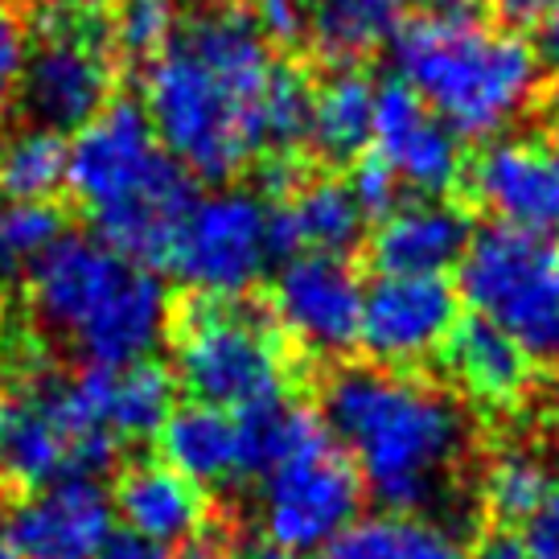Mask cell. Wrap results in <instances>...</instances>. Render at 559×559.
Returning a JSON list of instances; mask_svg holds the SVG:
<instances>
[{"instance_id": "obj_29", "label": "cell", "mask_w": 559, "mask_h": 559, "mask_svg": "<svg viewBox=\"0 0 559 559\" xmlns=\"http://www.w3.org/2000/svg\"><path fill=\"white\" fill-rule=\"evenodd\" d=\"M177 34V17L169 0H120L116 21H111V37L123 53L132 58H153L169 46Z\"/></svg>"}, {"instance_id": "obj_38", "label": "cell", "mask_w": 559, "mask_h": 559, "mask_svg": "<svg viewBox=\"0 0 559 559\" xmlns=\"http://www.w3.org/2000/svg\"><path fill=\"white\" fill-rule=\"evenodd\" d=\"M489 4L510 21H531V17H539L551 0H489Z\"/></svg>"}, {"instance_id": "obj_1", "label": "cell", "mask_w": 559, "mask_h": 559, "mask_svg": "<svg viewBox=\"0 0 559 559\" xmlns=\"http://www.w3.org/2000/svg\"><path fill=\"white\" fill-rule=\"evenodd\" d=\"M280 62L247 13L186 21L144 70V116L186 174L227 181L267 148Z\"/></svg>"}, {"instance_id": "obj_17", "label": "cell", "mask_w": 559, "mask_h": 559, "mask_svg": "<svg viewBox=\"0 0 559 559\" xmlns=\"http://www.w3.org/2000/svg\"><path fill=\"white\" fill-rule=\"evenodd\" d=\"M444 362L456 386L486 412L523 407L535 386V358L486 317H461L444 342Z\"/></svg>"}, {"instance_id": "obj_7", "label": "cell", "mask_w": 559, "mask_h": 559, "mask_svg": "<svg viewBox=\"0 0 559 559\" xmlns=\"http://www.w3.org/2000/svg\"><path fill=\"white\" fill-rule=\"evenodd\" d=\"M260 526L267 547L309 556L346 531L367 498L349 453L333 440L313 407L305 412L288 449L260 477Z\"/></svg>"}, {"instance_id": "obj_10", "label": "cell", "mask_w": 559, "mask_h": 559, "mask_svg": "<svg viewBox=\"0 0 559 559\" xmlns=\"http://www.w3.org/2000/svg\"><path fill=\"white\" fill-rule=\"evenodd\" d=\"M104 9H74L50 0L41 13V46L21 74V104L41 128H83L111 104L116 62L107 53Z\"/></svg>"}, {"instance_id": "obj_8", "label": "cell", "mask_w": 559, "mask_h": 559, "mask_svg": "<svg viewBox=\"0 0 559 559\" xmlns=\"http://www.w3.org/2000/svg\"><path fill=\"white\" fill-rule=\"evenodd\" d=\"M461 297L510 333L535 362H559V243L519 227H486L461 255Z\"/></svg>"}, {"instance_id": "obj_34", "label": "cell", "mask_w": 559, "mask_h": 559, "mask_svg": "<svg viewBox=\"0 0 559 559\" xmlns=\"http://www.w3.org/2000/svg\"><path fill=\"white\" fill-rule=\"evenodd\" d=\"M523 556L526 559H559V481L547 489L539 510L523 523Z\"/></svg>"}, {"instance_id": "obj_39", "label": "cell", "mask_w": 559, "mask_h": 559, "mask_svg": "<svg viewBox=\"0 0 559 559\" xmlns=\"http://www.w3.org/2000/svg\"><path fill=\"white\" fill-rule=\"evenodd\" d=\"M543 416H547V428L559 437V370H556V379L547 383V395H543Z\"/></svg>"}, {"instance_id": "obj_22", "label": "cell", "mask_w": 559, "mask_h": 559, "mask_svg": "<svg viewBox=\"0 0 559 559\" xmlns=\"http://www.w3.org/2000/svg\"><path fill=\"white\" fill-rule=\"evenodd\" d=\"M374 83L358 67H337L309 95V144L330 160L362 157L374 128Z\"/></svg>"}, {"instance_id": "obj_43", "label": "cell", "mask_w": 559, "mask_h": 559, "mask_svg": "<svg viewBox=\"0 0 559 559\" xmlns=\"http://www.w3.org/2000/svg\"><path fill=\"white\" fill-rule=\"evenodd\" d=\"M62 4H74V9H104V0H62Z\"/></svg>"}, {"instance_id": "obj_19", "label": "cell", "mask_w": 559, "mask_h": 559, "mask_svg": "<svg viewBox=\"0 0 559 559\" xmlns=\"http://www.w3.org/2000/svg\"><path fill=\"white\" fill-rule=\"evenodd\" d=\"M70 469V440L50 416L34 383H17L0 395V489L34 493Z\"/></svg>"}, {"instance_id": "obj_5", "label": "cell", "mask_w": 559, "mask_h": 559, "mask_svg": "<svg viewBox=\"0 0 559 559\" xmlns=\"http://www.w3.org/2000/svg\"><path fill=\"white\" fill-rule=\"evenodd\" d=\"M25 284L37 325L83 362L123 367L148 358L169 330V293L153 263L91 235L67 230Z\"/></svg>"}, {"instance_id": "obj_30", "label": "cell", "mask_w": 559, "mask_h": 559, "mask_svg": "<svg viewBox=\"0 0 559 559\" xmlns=\"http://www.w3.org/2000/svg\"><path fill=\"white\" fill-rule=\"evenodd\" d=\"M309 95H313V87L305 83L300 70H276V83L267 95V148L272 153H288L309 136Z\"/></svg>"}, {"instance_id": "obj_15", "label": "cell", "mask_w": 559, "mask_h": 559, "mask_svg": "<svg viewBox=\"0 0 559 559\" xmlns=\"http://www.w3.org/2000/svg\"><path fill=\"white\" fill-rule=\"evenodd\" d=\"M477 202L507 227L559 235V144L551 140H493L473 160Z\"/></svg>"}, {"instance_id": "obj_23", "label": "cell", "mask_w": 559, "mask_h": 559, "mask_svg": "<svg viewBox=\"0 0 559 559\" xmlns=\"http://www.w3.org/2000/svg\"><path fill=\"white\" fill-rule=\"evenodd\" d=\"M325 559H465V547L437 523L416 514H370L354 523L325 547Z\"/></svg>"}, {"instance_id": "obj_36", "label": "cell", "mask_w": 559, "mask_h": 559, "mask_svg": "<svg viewBox=\"0 0 559 559\" xmlns=\"http://www.w3.org/2000/svg\"><path fill=\"white\" fill-rule=\"evenodd\" d=\"M539 17V50L535 53H539L543 67H551L559 74V0H551Z\"/></svg>"}, {"instance_id": "obj_41", "label": "cell", "mask_w": 559, "mask_h": 559, "mask_svg": "<svg viewBox=\"0 0 559 559\" xmlns=\"http://www.w3.org/2000/svg\"><path fill=\"white\" fill-rule=\"evenodd\" d=\"M428 13H440V9H461V0H419Z\"/></svg>"}, {"instance_id": "obj_14", "label": "cell", "mask_w": 559, "mask_h": 559, "mask_svg": "<svg viewBox=\"0 0 559 559\" xmlns=\"http://www.w3.org/2000/svg\"><path fill=\"white\" fill-rule=\"evenodd\" d=\"M370 144H374V157L395 174V181L424 198H444L465 177L461 136L419 104L416 91H407L403 83H383L374 91Z\"/></svg>"}, {"instance_id": "obj_18", "label": "cell", "mask_w": 559, "mask_h": 559, "mask_svg": "<svg viewBox=\"0 0 559 559\" xmlns=\"http://www.w3.org/2000/svg\"><path fill=\"white\" fill-rule=\"evenodd\" d=\"M111 510L123 526L148 543H186L198 531H206V489L181 477L174 465L165 461H136L120 473L116 493H111Z\"/></svg>"}, {"instance_id": "obj_32", "label": "cell", "mask_w": 559, "mask_h": 559, "mask_svg": "<svg viewBox=\"0 0 559 559\" xmlns=\"http://www.w3.org/2000/svg\"><path fill=\"white\" fill-rule=\"evenodd\" d=\"M349 193H354V202L362 206V214H379L383 218L391 206H400V181H395V174L386 169L379 157H367L354 165V177L346 181Z\"/></svg>"}, {"instance_id": "obj_37", "label": "cell", "mask_w": 559, "mask_h": 559, "mask_svg": "<svg viewBox=\"0 0 559 559\" xmlns=\"http://www.w3.org/2000/svg\"><path fill=\"white\" fill-rule=\"evenodd\" d=\"M465 559H526V556H523V543L507 539V535H489L473 551H465Z\"/></svg>"}, {"instance_id": "obj_11", "label": "cell", "mask_w": 559, "mask_h": 559, "mask_svg": "<svg viewBox=\"0 0 559 559\" xmlns=\"http://www.w3.org/2000/svg\"><path fill=\"white\" fill-rule=\"evenodd\" d=\"M362 280L342 255H293L272 284V317L309 354L342 358L362 330Z\"/></svg>"}, {"instance_id": "obj_6", "label": "cell", "mask_w": 559, "mask_h": 559, "mask_svg": "<svg viewBox=\"0 0 559 559\" xmlns=\"http://www.w3.org/2000/svg\"><path fill=\"white\" fill-rule=\"evenodd\" d=\"M174 379L193 403L243 416L288 400L293 354L276 317L243 297H198L174 325Z\"/></svg>"}, {"instance_id": "obj_42", "label": "cell", "mask_w": 559, "mask_h": 559, "mask_svg": "<svg viewBox=\"0 0 559 559\" xmlns=\"http://www.w3.org/2000/svg\"><path fill=\"white\" fill-rule=\"evenodd\" d=\"M9 354V321H4V305H0V362Z\"/></svg>"}, {"instance_id": "obj_13", "label": "cell", "mask_w": 559, "mask_h": 559, "mask_svg": "<svg viewBox=\"0 0 559 559\" xmlns=\"http://www.w3.org/2000/svg\"><path fill=\"white\" fill-rule=\"evenodd\" d=\"M111 526L116 510L99 477H58L9 510L0 539L21 559H95Z\"/></svg>"}, {"instance_id": "obj_16", "label": "cell", "mask_w": 559, "mask_h": 559, "mask_svg": "<svg viewBox=\"0 0 559 559\" xmlns=\"http://www.w3.org/2000/svg\"><path fill=\"white\" fill-rule=\"evenodd\" d=\"M473 239L469 214L449 198L400 202L370 235V260L383 276H444Z\"/></svg>"}, {"instance_id": "obj_20", "label": "cell", "mask_w": 559, "mask_h": 559, "mask_svg": "<svg viewBox=\"0 0 559 559\" xmlns=\"http://www.w3.org/2000/svg\"><path fill=\"white\" fill-rule=\"evenodd\" d=\"M367 214L354 202L346 181H309L288 193V202L272 210V243L288 255H346L362 243Z\"/></svg>"}, {"instance_id": "obj_3", "label": "cell", "mask_w": 559, "mask_h": 559, "mask_svg": "<svg viewBox=\"0 0 559 559\" xmlns=\"http://www.w3.org/2000/svg\"><path fill=\"white\" fill-rule=\"evenodd\" d=\"M400 83L461 140L502 136L539 99L543 62L514 29L469 9H440L391 37Z\"/></svg>"}, {"instance_id": "obj_2", "label": "cell", "mask_w": 559, "mask_h": 559, "mask_svg": "<svg viewBox=\"0 0 559 559\" xmlns=\"http://www.w3.org/2000/svg\"><path fill=\"white\" fill-rule=\"evenodd\" d=\"M325 428L370 498L395 514L432 507L469 449V419L444 386L386 367L333 370Z\"/></svg>"}, {"instance_id": "obj_21", "label": "cell", "mask_w": 559, "mask_h": 559, "mask_svg": "<svg viewBox=\"0 0 559 559\" xmlns=\"http://www.w3.org/2000/svg\"><path fill=\"white\" fill-rule=\"evenodd\" d=\"M160 461L198 486H227L243 477V432L239 416L210 403L174 407L160 424Z\"/></svg>"}, {"instance_id": "obj_44", "label": "cell", "mask_w": 559, "mask_h": 559, "mask_svg": "<svg viewBox=\"0 0 559 559\" xmlns=\"http://www.w3.org/2000/svg\"><path fill=\"white\" fill-rule=\"evenodd\" d=\"M0 559H21V556H17V551H13V547H9V543L0 539Z\"/></svg>"}, {"instance_id": "obj_31", "label": "cell", "mask_w": 559, "mask_h": 559, "mask_svg": "<svg viewBox=\"0 0 559 559\" xmlns=\"http://www.w3.org/2000/svg\"><path fill=\"white\" fill-rule=\"evenodd\" d=\"M309 17L313 0H251V25L263 41L297 46L300 37H309Z\"/></svg>"}, {"instance_id": "obj_27", "label": "cell", "mask_w": 559, "mask_h": 559, "mask_svg": "<svg viewBox=\"0 0 559 559\" xmlns=\"http://www.w3.org/2000/svg\"><path fill=\"white\" fill-rule=\"evenodd\" d=\"M67 235V214L53 202H0V284H25Z\"/></svg>"}, {"instance_id": "obj_25", "label": "cell", "mask_w": 559, "mask_h": 559, "mask_svg": "<svg viewBox=\"0 0 559 559\" xmlns=\"http://www.w3.org/2000/svg\"><path fill=\"white\" fill-rule=\"evenodd\" d=\"M403 0H313L309 37L330 62H354L395 37Z\"/></svg>"}, {"instance_id": "obj_9", "label": "cell", "mask_w": 559, "mask_h": 559, "mask_svg": "<svg viewBox=\"0 0 559 559\" xmlns=\"http://www.w3.org/2000/svg\"><path fill=\"white\" fill-rule=\"evenodd\" d=\"M272 255V210L251 190L230 186L193 198L177 218L160 263L198 297H247Z\"/></svg>"}, {"instance_id": "obj_28", "label": "cell", "mask_w": 559, "mask_h": 559, "mask_svg": "<svg viewBox=\"0 0 559 559\" xmlns=\"http://www.w3.org/2000/svg\"><path fill=\"white\" fill-rule=\"evenodd\" d=\"M556 486L551 465L543 461L535 449H502L486 465L481 477V502H486L489 519L502 526H523L539 502L547 498V489Z\"/></svg>"}, {"instance_id": "obj_4", "label": "cell", "mask_w": 559, "mask_h": 559, "mask_svg": "<svg viewBox=\"0 0 559 559\" xmlns=\"http://www.w3.org/2000/svg\"><path fill=\"white\" fill-rule=\"evenodd\" d=\"M67 190L91 218L95 239L144 263L165 260L177 218L193 202L190 174L132 99L95 111L70 140Z\"/></svg>"}, {"instance_id": "obj_40", "label": "cell", "mask_w": 559, "mask_h": 559, "mask_svg": "<svg viewBox=\"0 0 559 559\" xmlns=\"http://www.w3.org/2000/svg\"><path fill=\"white\" fill-rule=\"evenodd\" d=\"M247 559H309V556H293V551H280V547H263V551H251Z\"/></svg>"}, {"instance_id": "obj_12", "label": "cell", "mask_w": 559, "mask_h": 559, "mask_svg": "<svg viewBox=\"0 0 559 559\" xmlns=\"http://www.w3.org/2000/svg\"><path fill=\"white\" fill-rule=\"evenodd\" d=\"M461 321V293L444 276H383L362 297L358 346L374 367L407 370L444 349Z\"/></svg>"}, {"instance_id": "obj_35", "label": "cell", "mask_w": 559, "mask_h": 559, "mask_svg": "<svg viewBox=\"0 0 559 559\" xmlns=\"http://www.w3.org/2000/svg\"><path fill=\"white\" fill-rule=\"evenodd\" d=\"M95 559H174L160 543H148L132 535V531H123V535H111V539L99 547V556Z\"/></svg>"}, {"instance_id": "obj_45", "label": "cell", "mask_w": 559, "mask_h": 559, "mask_svg": "<svg viewBox=\"0 0 559 559\" xmlns=\"http://www.w3.org/2000/svg\"><path fill=\"white\" fill-rule=\"evenodd\" d=\"M210 4H227V0H210Z\"/></svg>"}, {"instance_id": "obj_33", "label": "cell", "mask_w": 559, "mask_h": 559, "mask_svg": "<svg viewBox=\"0 0 559 559\" xmlns=\"http://www.w3.org/2000/svg\"><path fill=\"white\" fill-rule=\"evenodd\" d=\"M29 50H34V41H29L25 21H21L13 9L0 4V95H9V91L21 83L25 62H29Z\"/></svg>"}, {"instance_id": "obj_26", "label": "cell", "mask_w": 559, "mask_h": 559, "mask_svg": "<svg viewBox=\"0 0 559 559\" xmlns=\"http://www.w3.org/2000/svg\"><path fill=\"white\" fill-rule=\"evenodd\" d=\"M70 144L53 128H25L13 140H0V193L25 202H50L67 186Z\"/></svg>"}, {"instance_id": "obj_24", "label": "cell", "mask_w": 559, "mask_h": 559, "mask_svg": "<svg viewBox=\"0 0 559 559\" xmlns=\"http://www.w3.org/2000/svg\"><path fill=\"white\" fill-rule=\"evenodd\" d=\"M177 379L153 358H136L107 370V428L120 444L153 440L160 424L174 416Z\"/></svg>"}]
</instances>
